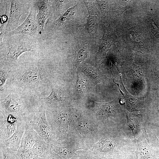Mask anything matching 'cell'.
Listing matches in <instances>:
<instances>
[{
	"label": "cell",
	"mask_w": 159,
	"mask_h": 159,
	"mask_svg": "<svg viewBox=\"0 0 159 159\" xmlns=\"http://www.w3.org/2000/svg\"><path fill=\"white\" fill-rule=\"evenodd\" d=\"M10 1L9 13L4 37L18 26L20 17L30 12L32 2V0H11Z\"/></svg>",
	"instance_id": "13"
},
{
	"label": "cell",
	"mask_w": 159,
	"mask_h": 159,
	"mask_svg": "<svg viewBox=\"0 0 159 159\" xmlns=\"http://www.w3.org/2000/svg\"><path fill=\"white\" fill-rule=\"evenodd\" d=\"M80 70L95 84L104 83L108 80V78L102 73L98 68L93 67L85 64H80L78 66Z\"/></svg>",
	"instance_id": "21"
},
{
	"label": "cell",
	"mask_w": 159,
	"mask_h": 159,
	"mask_svg": "<svg viewBox=\"0 0 159 159\" xmlns=\"http://www.w3.org/2000/svg\"><path fill=\"white\" fill-rule=\"evenodd\" d=\"M119 51L120 62V69L122 72H126L128 74L129 80L131 79V83L137 84L138 87L141 86L143 84V80L145 74L144 71V62L141 65L134 62V51L133 49L120 46Z\"/></svg>",
	"instance_id": "11"
},
{
	"label": "cell",
	"mask_w": 159,
	"mask_h": 159,
	"mask_svg": "<svg viewBox=\"0 0 159 159\" xmlns=\"http://www.w3.org/2000/svg\"><path fill=\"white\" fill-rule=\"evenodd\" d=\"M41 99V97L31 94L10 92L7 97L0 98V113L4 117L11 115L26 122Z\"/></svg>",
	"instance_id": "5"
},
{
	"label": "cell",
	"mask_w": 159,
	"mask_h": 159,
	"mask_svg": "<svg viewBox=\"0 0 159 159\" xmlns=\"http://www.w3.org/2000/svg\"><path fill=\"white\" fill-rule=\"evenodd\" d=\"M120 97L106 103H99L88 100L86 105L87 109L92 111L96 118L105 126L111 129L109 124L110 117L117 118L123 114L124 106L120 102Z\"/></svg>",
	"instance_id": "9"
},
{
	"label": "cell",
	"mask_w": 159,
	"mask_h": 159,
	"mask_svg": "<svg viewBox=\"0 0 159 159\" xmlns=\"http://www.w3.org/2000/svg\"><path fill=\"white\" fill-rule=\"evenodd\" d=\"M155 110L159 118V98L155 102Z\"/></svg>",
	"instance_id": "35"
},
{
	"label": "cell",
	"mask_w": 159,
	"mask_h": 159,
	"mask_svg": "<svg viewBox=\"0 0 159 159\" xmlns=\"http://www.w3.org/2000/svg\"><path fill=\"white\" fill-rule=\"evenodd\" d=\"M11 69L6 84L10 92L39 97L37 93L52 82L46 65L40 61L19 63Z\"/></svg>",
	"instance_id": "2"
},
{
	"label": "cell",
	"mask_w": 159,
	"mask_h": 159,
	"mask_svg": "<svg viewBox=\"0 0 159 159\" xmlns=\"http://www.w3.org/2000/svg\"><path fill=\"white\" fill-rule=\"evenodd\" d=\"M74 56L76 67L81 62L85 59L88 56V52L86 47L84 46L79 47L77 50Z\"/></svg>",
	"instance_id": "30"
},
{
	"label": "cell",
	"mask_w": 159,
	"mask_h": 159,
	"mask_svg": "<svg viewBox=\"0 0 159 159\" xmlns=\"http://www.w3.org/2000/svg\"><path fill=\"white\" fill-rule=\"evenodd\" d=\"M159 159V158H158V159Z\"/></svg>",
	"instance_id": "39"
},
{
	"label": "cell",
	"mask_w": 159,
	"mask_h": 159,
	"mask_svg": "<svg viewBox=\"0 0 159 159\" xmlns=\"http://www.w3.org/2000/svg\"><path fill=\"white\" fill-rule=\"evenodd\" d=\"M120 75L121 84L122 85L125 93L124 95V98L125 100V104L127 110L129 112L137 111L140 112L143 109H144V101L143 103H139L136 100L135 98L131 95L129 92L127 91L126 89L123 84Z\"/></svg>",
	"instance_id": "24"
},
{
	"label": "cell",
	"mask_w": 159,
	"mask_h": 159,
	"mask_svg": "<svg viewBox=\"0 0 159 159\" xmlns=\"http://www.w3.org/2000/svg\"><path fill=\"white\" fill-rule=\"evenodd\" d=\"M151 144H153L152 145H154L153 146H152L155 148L159 150V139L156 136V135L155 134H153L152 133V135L151 136Z\"/></svg>",
	"instance_id": "34"
},
{
	"label": "cell",
	"mask_w": 159,
	"mask_h": 159,
	"mask_svg": "<svg viewBox=\"0 0 159 159\" xmlns=\"http://www.w3.org/2000/svg\"><path fill=\"white\" fill-rule=\"evenodd\" d=\"M87 27L89 33L92 35L97 34L98 32L99 20L96 16L90 15L87 17Z\"/></svg>",
	"instance_id": "28"
},
{
	"label": "cell",
	"mask_w": 159,
	"mask_h": 159,
	"mask_svg": "<svg viewBox=\"0 0 159 159\" xmlns=\"http://www.w3.org/2000/svg\"><path fill=\"white\" fill-rule=\"evenodd\" d=\"M133 143L120 134L115 128H106L98 141L91 145L89 150L103 159H123L132 153Z\"/></svg>",
	"instance_id": "3"
},
{
	"label": "cell",
	"mask_w": 159,
	"mask_h": 159,
	"mask_svg": "<svg viewBox=\"0 0 159 159\" xmlns=\"http://www.w3.org/2000/svg\"><path fill=\"white\" fill-rule=\"evenodd\" d=\"M90 145L69 132L54 141L51 145L52 151L62 159H70L78 150H89Z\"/></svg>",
	"instance_id": "8"
},
{
	"label": "cell",
	"mask_w": 159,
	"mask_h": 159,
	"mask_svg": "<svg viewBox=\"0 0 159 159\" xmlns=\"http://www.w3.org/2000/svg\"><path fill=\"white\" fill-rule=\"evenodd\" d=\"M91 112L80 111L78 117L75 114L69 126L70 132L90 145L97 142L101 134L107 128L92 111Z\"/></svg>",
	"instance_id": "6"
},
{
	"label": "cell",
	"mask_w": 159,
	"mask_h": 159,
	"mask_svg": "<svg viewBox=\"0 0 159 159\" xmlns=\"http://www.w3.org/2000/svg\"><path fill=\"white\" fill-rule=\"evenodd\" d=\"M137 2L138 0L113 1V17L115 21L117 22L126 11L135 7Z\"/></svg>",
	"instance_id": "23"
},
{
	"label": "cell",
	"mask_w": 159,
	"mask_h": 159,
	"mask_svg": "<svg viewBox=\"0 0 159 159\" xmlns=\"http://www.w3.org/2000/svg\"><path fill=\"white\" fill-rule=\"evenodd\" d=\"M123 110L127 118V125L131 130L132 135L136 140L145 131L143 127L142 115L131 113L125 108Z\"/></svg>",
	"instance_id": "18"
},
{
	"label": "cell",
	"mask_w": 159,
	"mask_h": 159,
	"mask_svg": "<svg viewBox=\"0 0 159 159\" xmlns=\"http://www.w3.org/2000/svg\"><path fill=\"white\" fill-rule=\"evenodd\" d=\"M41 138L33 128L26 123L19 147L23 149H31L35 143Z\"/></svg>",
	"instance_id": "22"
},
{
	"label": "cell",
	"mask_w": 159,
	"mask_h": 159,
	"mask_svg": "<svg viewBox=\"0 0 159 159\" xmlns=\"http://www.w3.org/2000/svg\"><path fill=\"white\" fill-rule=\"evenodd\" d=\"M45 104L46 117L56 140L69 133L70 122L76 113L75 108L70 105Z\"/></svg>",
	"instance_id": "7"
},
{
	"label": "cell",
	"mask_w": 159,
	"mask_h": 159,
	"mask_svg": "<svg viewBox=\"0 0 159 159\" xmlns=\"http://www.w3.org/2000/svg\"><path fill=\"white\" fill-rule=\"evenodd\" d=\"M32 159H37V158H34Z\"/></svg>",
	"instance_id": "38"
},
{
	"label": "cell",
	"mask_w": 159,
	"mask_h": 159,
	"mask_svg": "<svg viewBox=\"0 0 159 159\" xmlns=\"http://www.w3.org/2000/svg\"><path fill=\"white\" fill-rule=\"evenodd\" d=\"M87 83L86 80L80 77L77 74V80L75 84V88L77 91L79 93H84L86 89Z\"/></svg>",
	"instance_id": "32"
},
{
	"label": "cell",
	"mask_w": 159,
	"mask_h": 159,
	"mask_svg": "<svg viewBox=\"0 0 159 159\" xmlns=\"http://www.w3.org/2000/svg\"><path fill=\"white\" fill-rule=\"evenodd\" d=\"M52 159H62L57 155L54 154L52 157Z\"/></svg>",
	"instance_id": "36"
},
{
	"label": "cell",
	"mask_w": 159,
	"mask_h": 159,
	"mask_svg": "<svg viewBox=\"0 0 159 159\" xmlns=\"http://www.w3.org/2000/svg\"><path fill=\"white\" fill-rule=\"evenodd\" d=\"M32 149L36 155L40 156L49 157L53 155L51 145L47 143L42 138L35 143Z\"/></svg>",
	"instance_id": "25"
},
{
	"label": "cell",
	"mask_w": 159,
	"mask_h": 159,
	"mask_svg": "<svg viewBox=\"0 0 159 159\" xmlns=\"http://www.w3.org/2000/svg\"><path fill=\"white\" fill-rule=\"evenodd\" d=\"M38 7L35 0H32L30 11L23 22L16 29L9 33L6 37L16 34H24L29 36L38 41L44 38L40 34L36 19V12Z\"/></svg>",
	"instance_id": "12"
},
{
	"label": "cell",
	"mask_w": 159,
	"mask_h": 159,
	"mask_svg": "<svg viewBox=\"0 0 159 159\" xmlns=\"http://www.w3.org/2000/svg\"><path fill=\"white\" fill-rule=\"evenodd\" d=\"M28 36L14 35L10 36L9 39L3 40L0 44V66L11 69L16 66L19 63V57L24 52L39 54L41 49L39 41Z\"/></svg>",
	"instance_id": "4"
},
{
	"label": "cell",
	"mask_w": 159,
	"mask_h": 159,
	"mask_svg": "<svg viewBox=\"0 0 159 159\" xmlns=\"http://www.w3.org/2000/svg\"><path fill=\"white\" fill-rule=\"evenodd\" d=\"M114 26V25L110 24L107 27L104 26L103 36L100 39L99 49L96 54L98 61L106 57V54L112 45L117 48L115 43L119 42L115 29L113 27Z\"/></svg>",
	"instance_id": "14"
},
{
	"label": "cell",
	"mask_w": 159,
	"mask_h": 159,
	"mask_svg": "<svg viewBox=\"0 0 159 159\" xmlns=\"http://www.w3.org/2000/svg\"><path fill=\"white\" fill-rule=\"evenodd\" d=\"M87 9L89 14L91 15L100 14V12L93 1H83Z\"/></svg>",
	"instance_id": "33"
},
{
	"label": "cell",
	"mask_w": 159,
	"mask_h": 159,
	"mask_svg": "<svg viewBox=\"0 0 159 159\" xmlns=\"http://www.w3.org/2000/svg\"><path fill=\"white\" fill-rule=\"evenodd\" d=\"M20 121H21L11 115L6 117L1 116L0 141L9 138L13 135L16 129L17 124Z\"/></svg>",
	"instance_id": "19"
},
{
	"label": "cell",
	"mask_w": 159,
	"mask_h": 159,
	"mask_svg": "<svg viewBox=\"0 0 159 159\" xmlns=\"http://www.w3.org/2000/svg\"><path fill=\"white\" fill-rule=\"evenodd\" d=\"M136 140V159H157L159 158V150L147 143L146 131Z\"/></svg>",
	"instance_id": "15"
},
{
	"label": "cell",
	"mask_w": 159,
	"mask_h": 159,
	"mask_svg": "<svg viewBox=\"0 0 159 159\" xmlns=\"http://www.w3.org/2000/svg\"><path fill=\"white\" fill-rule=\"evenodd\" d=\"M6 5L5 14L4 15L1 16V22L0 26V44L3 42V37L7 23L10 7V0H4Z\"/></svg>",
	"instance_id": "26"
},
{
	"label": "cell",
	"mask_w": 159,
	"mask_h": 159,
	"mask_svg": "<svg viewBox=\"0 0 159 159\" xmlns=\"http://www.w3.org/2000/svg\"><path fill=\"white\" fill-rule=\"evenodd\" d=\"M115 29L120 46L144 55L151 54L153 36L138 18L133 8L126 11L115 23Z\"/></svg>",
	"instance_id": "1"
},
{
	"label": "cell",
	"mask_w": 159,
	"mask_h": 159,
	"mask_svg": "<svg viewBox=\"0 0 159 159\" xmlns=\"http://www.w3.org/2000/svg\"><path fill=\"white\" fill-rule=\"evenodd\" d=\"M99 5L101 11L104 15H108L110 12L113 1L101 0L96 1Z\"/></svg>",
	"instance_id": "31"
},
{
	"label": "cell",
	"mask_w": 159,
	"mask_h": 159,
	"mask_svg": "<svg viewBox=\"0 0 159 159\" xmlns=\"http://www.w3.org/2000/svg\"><path fill=\"white\" fill-rule=\"evenodd\" d=\"M26 125L25 121H19L13 135L9 138L0 141V147L6 148L13 152L18 150L21 145Z\"/></svg>",
	"instance_id": "17"
},
{
	"label": "cell",
	"mask_w": 159,
	"mask_h": 159,
	"mask_svg": "<svg viewBox=\"0 0 159 159\" xmlns=\"http://www.w3.org/2000/svg\"><path fill=\"white\" fill-rule=\"evenodd\" d=\"M26 122L47 143L51 145L56 140L46 117L45 104L42 98Z\"/></svg>",
	"instance_id": "10"
},
{
	"label": "cell",
	"mask_w": 159,
	"mask_h": 159,
	"mask_svg": "<svg viewBox=\"0 0 159 159\" xmlns=\"http://www.w3.org/2000/svg\"><path fill=\"white\" fill-rule=\"evenodd\" d=\"M120 159L116 158H110V159ZM135 159H136V158H135Z\"/></svg>",
	"instance_id": "37"
},
{
	"label": "cell",
	"mask_w": 159,
	"mask_h": 159,
	"mask_svg": "<svg viewBox=\"0 0 159 159\" xmlns=\"http://www.w3.org/2000/svg\"><path fill=\"white\" fill-rule=\"evenodd\" d=\"M51 92L48 97L42 99L45 104L52 105H69L68 96L64 88L52 82L50 84Z\"/></svg>",
	"instance_id": "16"
},
{
	"label": "cell",
	"mask_w": 159,
	"mask_h": 159,
	"mask_svg": "<svg viewBox=\"0 0 159 159\" xmlns=\"http://www.w3.org/2000/svg\"><path fill=\"white\" fill-rule=\"evenodd\" d=\"M11 69L0 66V92L4 90L6 88V81L11 77Z\"/></svg>",
	"instance_id": "27"
},
{
	"label": "cell",
	"mask_w": 159,
	"mask_h": 159,
	"mask_svg": "<svg viewBox=\"0 0 159 159\" xmlns=\"http://www.w3.org/2000/svg\"><path fill=\"white\" fill-rule=\"evenodd\" d=\"M70 159H103L99 156L88 150L77 151L76 154Z\"/></svg>",
	"instance_id": "29"
},
{
	"label": "cell",
	"mask_w": 159,
	"mask_h": 159,
	"mask_svg": "<svg viewBox=\"0 0 159 159\" xmlns=\"http://www.w3.org/2000/svg\"><path fill=\"white\" fill-rule=\"evenodd\" d=\"M38 12L36 16V19L39 32L44 38L45 34L44 28L47 19L49 12L48 0H35Z\"/></svg>",
	"instance_id": "20"
}]
</instances>
